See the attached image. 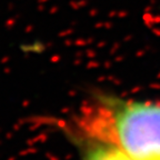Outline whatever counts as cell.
I'll list each match as a JSON object with an SVG mask.
<instances>
[{"mask_svg": "<svg viewBox=\"0 0 160 160\" xmlns=\"http://www.w3.org/2000/svg\"><path fill=\"white\" fill-rule=\"evenodd\" d=\"M65 136L77 149L79 160H132L118 146L109 141L76 133Z\"/></svg>", "mask_w": 160, "mask_h": 160, "instance_id": "2", "label": "cell"}, {"mask_svg": "<svg viewBox=\"0 0 160 160\" xmlns=\"http://www.w3.org/2000/svg\"><path fill=\"white\" fill-rule=\"evenodd\" d=\"M58 126L65 135L109 141L132 160H160V101L95 91Z\"/></svg>", "mask_w": 160, "mask_h": 160, "instance_id": "1", "label": "cell"}]
</instances>
